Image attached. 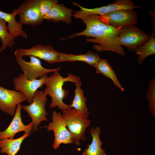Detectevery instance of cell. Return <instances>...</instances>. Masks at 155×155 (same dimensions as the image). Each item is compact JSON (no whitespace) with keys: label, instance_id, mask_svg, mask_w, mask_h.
<instances>
[{"label":"cell","instance_id":"obj_1","mask_svg":"<svg viewBox=\"0 0 155 155\" xmlns=\"http://www.w3.org/2000/svg\"><path fill=\"white\" fill-rule=\"evenodd\" d=\"M81 20L86 25L85 29L61 40L84 36L86 38H91L86 39L87 42L97 44L92 46L97 52L108 51L122 56L125 55L123 48L119 42L121 28H116L103 23L100 20L99 16L97 15H88Z\"/></svg>","mask_w":155,"mask_h":155},{"label":"cell","instance_id":"obj_2","mask_svg":"<svg viewBox=\"0 0 155 155\" xmlns=\"http://www.w3.org/2000/svg\"><path fill=\"white\" fill-rule=\"evenodd\" d=\"M67 82L73 83L81 87L82 86L80 78L71 73H69L66 77H63L58 72H56L47 77L44 84L46 88L43 92L51 98L50 108H54L57 106L62 111L69 108V105L63 101L69 94L67 90L63 88L64 83Z\"/></svg>","mask_w":155,"mask_h":155},{"label":"cell","instance_id":"obj_3","mask_svg":"<svg viewBox=\"0 0 155 155\" xmlns=\"http://www.w3.org/2000/svg\"><path fill=\"white\" fill-rule=\"evenodd\" d=\"M62 111V117L73 142L78 146L80 140L84 141L86 138L85 131L90 123V121L88 118L90 112L78 111L70 108Z\"/></svg>","mask_w":155,"mask_h":155},{"label":"cell","instance_id":"obj_4","mask_svg":"<svg viewBox=\"0 0 155 155\" xmlns=\"http://www.w3.org/2000/svg\"><path fill=\"white\" fill-rule=\"evenodd\" d=\"M47 95L43 91L38 90L35 93L32 102L28 105H22V109L26 111L32 119L33 130L36 131L43 121H48L45 109L47 102Z\"/></svg>","mask_w":155,"mask_h":155},{"label":"cell","instance_id":"obj_5","mask_svg":"<svg viewBox=\"0 0 155 155\" xmlns=\"http://www.w3.org/2000/svg\"><path fill=\"white\" fill-rule=\"evenodd\" d=\"M72 3L73 5L78 6L80 9L79 11H75L73 16L76 19H81L89 15L95 14L100 16L118 10H134L135 8L139 7L135 6L131 0H117L107 5L92 9L84 7L75 1L73 2Z\"/></svg>","mask_w":155,"mask_h":155},{"label":"cell","instance_id":"obj_6","mask_svg":"<svg viewBox=\"0 0 155 155\" xmlns=\"http://www.w3.org/2000/svg\"><path fill=\"white\" fill-rule=\"evenodd\" d=\"M99 18L101 22L106 24L122 29L137 24L138 17L134 10L121 9L99 16Z\"/></svg>","mask_w":155,"mask_h":155},{"label":"cell","instance_id":"obj_7","mask_svg":"<svg viewBox=\"0 0 155 155\" xmlns=\"http://www.w3.org/2000/svg\"><path fill=\"white\" fill-rule=\"evenodd\" d=\"M39 0H26L15 9L21 25L34 26L42 22L44 19L39 10Z\"/></svg>","mask_w":155,"mask_h":155},{"label":"cell","instance_id":"obj_8","mask_svg":"<svg viewBox=\"0 0 155 155\" xmlns=\"http://www.w3.org/2000/svg\"><path fill=\"white\" fill-rule=\"evenodd\" d=\"M52 114V121L46 127L48 131H52L54 132V140L52 146L56 150L60 147L61 144H67L73 142L61 113L54 111Z\"/></svg>","mask_w":155,"mask_h":155},{"label":"cell","instance_id":"obj_9","mask_svg":"<svg viewBox=\"0 0 155 155\" xmlns=\"http://www.w3.org/2000/svg\"><path fill=\"white\" fill-rule=\"evenodd\" d=\"M30 61H27L22 58L15 57L16 61L27 79L32 80L41 78L49 73L59 72L60 67L47 69L42 65L40 60L33 56H29Z\"/></svg>","mask_w":155,"mask_h":155},{"label":"cell","instance_id":"obj_10","mask_svg":"<svg viewBox=\"0 0 155 155\" xmlns=\"http://www.w3.org/2000/svg\"><path fill=\"white\" fill-rule=\"evenodd\" d=\"M151 35H147L135 25L121 29L119 36L120 45L125 46L130 51H134L137 47L145 43Z\"/></svg>","mask_w":155,"mask_h":155},{"label":"cell","instance_id":"obj_11","mask_svg":"<svg viewBox=\"0 0 155 155\" xmlns=\"http://www.w3.org/2000/svg\"><path fill=\"white\" fill-rule=\"evenodd\" d=\"M15 57L22 58L25 56H33L44 60L49 63H57L59 52L50 45L39 44L28 49L20 48L14 53Z\"/></svg>","mask_w":155,"mask_h":155},{"label":"cell","instance_id":"obj_12","mask_svg":"<svg viewBox=\"0 0 155 155\" xmlns=\"http://www.w3.org/2000/svg\"><path fill=\"white\" fill-rule=\"evenodd\" d=\"M47 77L46 75L39 79L29 80L23 73H20L13 78L12 81L15 90L23 94L30 104L33 101L35 93L44 84Z\"/></svg>","mask_w":155,"mask_h":155},{"label":"cell","instance_id":"obj_13","mask_svg":"<svg viewBox=\"0 0 155 155\" xmlns=\"http://www.w3.org/2000/svg\"><path fill=\"white\" fill-rule=\"evenodd\" d=\"M26 100V97L21 92L0 86V109L3 112L13 116L17 105Z\"/></svg>","mask_w":155,"mask_h":155},{"label":"cell","instance_id":"obj_14","mask_svg":"<svg viewBox=\"0 0 155 155\" xmlns=\"http://www.w3.org/2000/svg\"><path fill=\"white\" fill-rule=\"evenodd\" d=\"M22 105L18 104L13 117L9 125L4 130L0 131V140L5 138L13 139L15 135L19 132L24 131V133H30L33 129V124L30 122L25 125L22 121L21 111Z\"/></svg>","mask_w":155,"mask_h":155},{"label":"cell","instance_id":"obj_15","mask_svg":"<svg viewBox=\"0 0 155 155\" xmlns=\"http://www.w3.org/2000/svg\"><path fill=\"white\" fill-rule=\"evenodd\" d=\"M74 11L63 4L57 3L44 17V20L55 23L62 21L68 25L72 22L73 13Z\"/></svg>","mask_w":155,"mask_h":155},{"label":"cell","instance_id":"obj_16","mask_svg":"<svg viewBox=\"0 0 155 155\" xmlns=\"http://www.w3.org/2000/svg\"><path fill=\"white\" fill-rule=\"evenodd\" d=\"M100 59L98 53L90 51H88L85 53L78 55L59 52L58 63L64 61H82L94 67Z\"/></svg>","mask_w":155,"mask_h":155},{"label":"cell","instance_id":"obj_17","mask_svg":"<svg viewBox=\"0 0 155 155\" xmlns=\"http://www.w3.org/2000/svg\"><path fill=\"white\" fill-rule=\"evenodd\" d=\"M17 15L15 9H14L11 13L5 12L0 10V18L8 23L9 31L13 38H15L20 36L27 39V34L22 30V25L16 19Z\"/></svg>","mask_w":155,"mask_h":155},{"label":"cell","instance_id":"obj_18","mask_svg":"<svg viewBox=\"0 0 155 155\" xmlns=\"http://www.w3.org/2000/svg\"><path fill=\"white\" fill-rule=\"evenodd\" d=\"M101 131L98 126L95 128H91L90 134L92 137V142L87 145V147L81 155H107L105 150L102 148V142L100 137Z\"/></svg>","mask_w":155,"mask_h":155},{"label":"cell","instance_id":"obj_19","mask_svg":"<svg viewBox=\"0 0 155 155\" xmlns=\"http://www.w3.org/2000/svg\"><path fill=\"white\" fill-rule=\"evenodd\" d=\"M31 134L24 133L16 139L5 138L0 140V151L2 153L8 155H16L20 149L23 141Z\"/></svg>","mask_w":155,"mask_h":155},{"label":"cell","instance_id":"obj_20","mask_svg":"<svg viewBox=\"0 0 155 155\" xmlns=\"http://www.w3.org/2000/svg\"><path fill=\"white\" fill-rule=\"evenodd\" d=\"M97 73L101 74L110 78L113 81L115 85L124 91L123 88L118 80L115 71L113 69L108 61L105 59H100L94 67Z\"/></svg>","mask_w":155,"mask_h":155},{"label":"cell","instance_id":"obj_21","mask_svg":"<svg viewBox=\"0 0 155 155\" xmlns=\"http://www.w3.org/2000/svg\"><path fill=\"white\" fill-rule=\"evenodd\" d=\"M155 32L153 31L149 39L144 44L134 51L139 55L137 58L138 63L141 64L148 56L155 54Z\"/></svg>","mask_w":155,"mask_h":155},{"label":"cell","instance_id":"obj_22","mask_svg":"<svg viewBox=\"0 0 155 155\" xmlns=\"http://www.w3.org/2000/svg\"><path fill=\"white\" fill-rule=\"evenodd\" d=\"M75 86L74 98L71 103L69 105V108H73L78 111H87L86 102V98L84 96V91L81 86L75 84Z\"/></svg>","mask_w":155,"mask_h":155},{"label":"cell","instance_id":"obj_23","mask_svg":"<svg viewBox=\"0 0 155 155\" xmlns=\"http://www.w3.org/2000/svg\"><path fill=\"white\" fill-rule=\"evenodd\" d=\"M6 23L0 18V39L2 42L0 52L3 51L8 47L12 49L13 46L15 44V38L9 33Z\"/></svg>","mask_w":155,"mask_h":155},{"label":"cell","instance_id":"obj_24","mask_svg":"<svg viewBox=\"0 0 155 155\" xmlns=\"http://www.w3.org/2000/svg\"><path fill=\"white\" fill-rule=\"evenodd\" d=\"M146 98L149 101V110L155 117V79L152 78L150 81Z\"/></svg>","mask_w":155,"mask_h":155},{"label":"cell","instance_id":"obj_25","mask_svg":"<svg viewBox=\"0 0 155 155\" xmlns=\"http://www.w3.org/2000/svg\"><path fill=\"white\" fill-rule=\"evenodd\" d=\"M57 3V0H39V7L42 16H45Z\"/></svg>","mask_w":155,"mask_h":155}]
</instances>
